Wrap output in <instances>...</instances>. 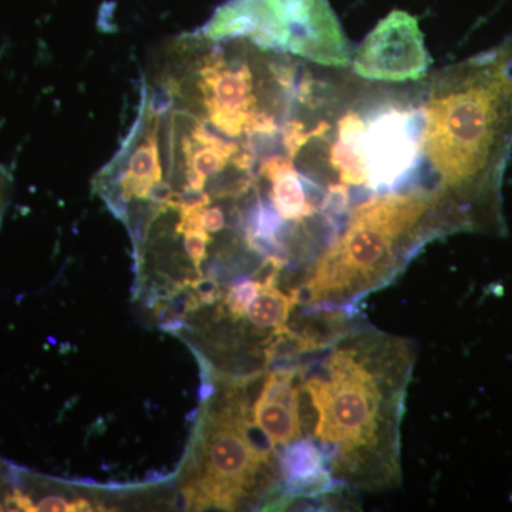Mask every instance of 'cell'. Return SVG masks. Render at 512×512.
Segmentation results:
<instances>
[{
	"mask_svg": "<svg viewBox=\"0 0 512 512\" xmlns=\"http://www.w3.org/2000/svg\"><path fill=\"white\" fill-rule=\"evenodd\" d=\"M412 339L349 322L299 359L303 431L342 491L402 483V423L416 363Z\"/></svg>",
	"mask_w": 512,
	"mask_h": 512,
	"instance_id": "6da1fadb",
	"label": "cell"
},
{
	"mask_svg": "<svg viewBox=\"0 0 512 512\" xmlns=\"http://www.w3.org/2000/svg\"><path fill=\"white\" fill-rule=\"evenodd\" d=\"M420 147L436 190L464 232L504 234L503 178L512 151V37L436 73Z\"/></svg>",
	"mask_w": 512,
	"mask_h": 512,
	"instance_id": "7a4b0ae2",
	"label": "cell"
},
{
	"mask_svg": "<svg viewBox=\"0 0 512 512\" xmlns=\"http://www.w3.org/2000/svg\"><path fill=\"white\" fill-rule=\"evenodd\" d=\"M456 232L460 220L436 188L377 195L350 212L309 268L299 299L311 311L352 312L396 281L424 245Z\"/></svg>",
	"mask_w": 512,
	"mask_h": 512,
	"instance_id": "3957f363",
	"label": "cell"
},
{
	"mask_svg": "<svg viewBox=\"0 0 512 512\" xmlns=\"http://www.w3.org/2000/svg\"><path fill=\"white\" fill-rule=\"evenodd\" d=\"M256 376H222L205 406L183 488L185 504L194 510L251 507L271 497L281 480L275 451L252 433L248 392Z\"/></svg>",
	"mask_w": 512,
	"mask_h": 512,
	"instance_id": "277c9868",
	"label": "cell"
},
{
	"mask_svg": "<svg viewBox=\"0 0 512 512\" xmlns=\"http://www.w3.org/2000/svg\"><path fill=\"white\" fill-rule=\"evenodd\" d=\"M198 30L211 39H245L320 66L346 67L352 60L329 0H228Z\"/></svg>",
	"mask_w": 512,
	"mask_h": 512,
	"instance_id": "5b68a950",
	"label": "cell"
},
{
	"mask_svg": "<svg viewBox=\"0 0 512 512\" xmlns=\"http://www.w3.org/2000/svg\"><path fill=\"white\" fill-rule=\"evenodd\" d=\"M429 67L419 22L404 10H393L380 20L353 57L357 76L373 82H419Z\"/></svg>",
	"mask_w": 512,
	"mask_h": 512,
	"instance_id": "8992f818",
	"label": "cell"
},
{
	"mask_svg": "<svg viewBox=\"0 0 512 512\" xmlns=\"http://www.w3.org/2000/svg\"><path fill=\"white\" fill-rule=\"evenodd\" d=\"M416 117L392 111L365 128L366 183L373 190L394 187L412 173L419 154Z\"/></svg>",
	"mask_w": 512,
	"mask_h": 512,
	"instance_id": "52a82bcc",
	"label": "cell"
},
{
	"mask_svg": "<svg viewBox=\"0 0 512 512\" xmlns=\"http://www.w3.org/2000/svg\"><path fill=\"white\" fill-rule=\"evenodd\" d=\"M252 421L274 451L302 439L299 367L272 370L262 382L251 409Z\"/></svg>",
	"mask_w": 512,
	"mask_h": 512,
	"instance_id": "ba28073f",
	"label": "cell"
}]
</instances>
